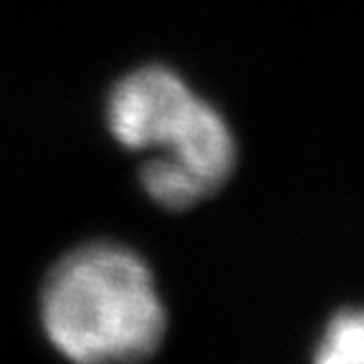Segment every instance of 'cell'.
<instances>
[{
	"instance_id": "cell-3",
	"label": "cell",
	"mask_w": 364,
	"mask_h": 364,
	"mask_svg": "<svg viewBox=\"0 0 364 364\" xmlns=\"http://www.w3.org/2000/svg\"><path fill=\"white\" fill-rule=\"evenodd\" d=\"M316 362L364 364V309L339 311L318 339Z\"/></svg>"
},
{
	"instance_id": "cell-2",
	"label": "cell",
	"mask_w": 364,
	"mask_h": 364,
	"mask_svg": "<svg viewBox=\"0 0 364 364\" xmlns=\"http://www.w3.org/2000/svg\"><path fill=\"white\" fill-rule=\"evenodd\" d=\"M107 119L119 144L162 152L144 165L142 185L167 210L218 193L238 159L223 114L165 66H144L114 86Z\"/></svg>"
},
{
	"instance_id": "cell-1",
	"label": "cell",
	"mask_w": 364,
	"mask_h": 364,
	"mask_svg": "<svg viewBox=\"0 0 364 364\" xmlns=\"http://www.w3.org/2000/svg\"><path fill=\"white\" fill-rule=\"evenodd\" d=\"M41 318L48 341L79 364L147 359L167 326L152 271L117 243H89L63 256L43 281Z\"/></svg>"
}]
</instances>
